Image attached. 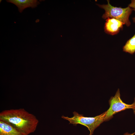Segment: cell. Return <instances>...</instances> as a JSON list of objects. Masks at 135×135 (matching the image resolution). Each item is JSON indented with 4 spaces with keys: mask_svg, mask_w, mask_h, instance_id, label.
<instances>
[{
    "mask_svg": "<svg viewBox=\"0 0 135 135\" xmlns=\"http://www.w3.org/2000/svg\"><path fill=\"white\" fill-rule=\"evenodd\" d=\"M0 120L26 135L34 132L39 122L35 115L23 108L2 111L0 113Z\"/></svg>",
    "mask_w": 135,
    "mask_h": 135,
    "instance_id": "cell-1",
    "label": "cell"
},
{
    "mask_svg": "<svg viewBox=\"0 0 135 135\" xmlns=\"http://www.w3.org/2000/svg\"><path fill=\"white\" fill-rule=\"evenodd\" d=\"M74 116L71 118L63 116L62 118L68 120L69 124L76 126L80 124L88 128L90 132L89 135H92L94 130L104 121L106 111L94 117H84L83 114H80L76 112H73Z\"/></svg>",
    "mask_w": 135,
    "mask_h": 135,
    "instance_id": "cell-2",
    "label": "cell"
},
{
    "mask_svg": "<svg viewBox=\"0 0 135 135\" xmlns=\"http://www.w3.org/2000/svg\"><path fill=\"white\" fill-rule=\"evenodd\" d=\"M107 1V4H97L105 10L102 18L104 19L108 18H114L122 22L127 26H130L131 23L129 17L133 10V9L128 6L125 8L114 7L110 4V0Z\"/></svg>",
    "mask_w": 135,
    "mask_h": 135,
    "instance_id": "cell-3",
    "label": "cell"
},
{
    "mask_svg": "<svg viewBox=\"0 0 135 135\" xmlns=\"http://www.w3.org/2000/svg\"><path fill=\"white\" fill-rule=\"evenodd\" d=\"M110 107L106 111L104 121L110 120L117 112L128 109H132L135 114V104H128L123 102L120 98V90L118 89L115 95L109 100Z\"/></svg>",
    "mask_w": 135,
    "mask_h": 135,
    "instance_id": "cell-4",
    "label": "cell"
},
{
    "mask_svg": "<svg viewBox=\"0 0 135 135\" xmlns=\"http://www.w3.org/2000/svg\"><path fill=\"white\" fill-rule=\"evenodd\" d=\"M124 24L115 18H108L106 20L104 28L105 32L111 35L118 33L123 28Z\"/></svg>",
    "mask_w": 135,
    "mask_h": 135,
    "instance_id": "cell-5",
    "label": "cell"
},
{
    "mask_svg": "<svg viewBox=\"0 0 135 135\" xmlns=\"http://www.w3.org/2000/svg\"><path fill=\"white\" fill-rule=\"evenodd\" d=\"M6 1L16 5L20 13H22L24 9L28 8H34L40 3L36 0H8Z\"/></svg>",
    "mask_w": 135,
    "mask_h": 135,
    "instance_id": "cell-6",
    "label": "cell"
},
{
    "mask_svg": "<svg viewBox=\"0 0 135 135\" xmlns=\"http://www.w3.org/2000/svg\"><path fill=\"white\" fill-rule=\"evenodd\" d=\"M0 135H26L10 125L0 120Z\"/></svg>",
    "mask_w": 135,
    "mask_h": 135,
    "instance_id": "cell-7",
    "label": "cell"
},
{
    "mask_svg": "<svg viewBox=\"0 0 135 135\" xmlns=\"http://www.w3.org/2000/svg\"><path fill=\"white\" fill-rule=\"evenodd\" d=\"M123 51L131 54L135 52V34L126 42L123 48Z\"/></svg>",
    "mask_w": 135,
    "mask_h": 135,
    "instance_id": "cell-8",
    "label": "cell"
},
{
    "mask_svg": "<svg viewBox=\"0 0 135 135\" xmlns=\"http://www.w3.org/2000/svg\"><path fill=\"white\" fill-rule=\"evenodd\" d=\"M128 6L131 8H135V0H132Z\"/></svg>",
    "mask_w": 135,
    "mask_h": 135,
    "instance_id": "cell-9",
    "label": "cell"
},
{
    "mask_svg": "<svg viewBox=\"0 0 135 135\" xmlns=\"http://www.w3.org/2000/svg\"><path fill=\"white\" fill-rule=\"evenodd\" d=\"M134 134H135V132L132 134H130L127 132L124 133V135H134Z\"/></svg>",
    "mask_w": 135,
    "mask_h": 135,
    "instance_id": "cell-10",
    "label": "cell"
},
{
    "mask_svg": "<svg viewBox=\"0 0 135 135\" xmlns=\"http://www.w3.org/2000/svg\"><path fill=\"white\" fill-rule=\"evenodd\" d=\"M133 10L135 12V8H133ZM132 20L133 22H135V16L132 18Z\"/></svg>",
    "mask_w": 135,
    "mask_h": 135,
    "instance_id": "cell-11",
    "label": "cell"
},
{
    "mask_svg": "<svg viewBox=\"0 0 135 135\" xmlns=\"http://www.w3.org/2000/svg\"><path fill=\"white\" fill-rule=\"evenodd\" d=\"M134 102L135 104V98H134Z\"/></svg>",
    "mask_w": 135,
    "mask_h": 135,
    "instance_id": "cell-12",
    "label": "cell"
}]
</instances>
